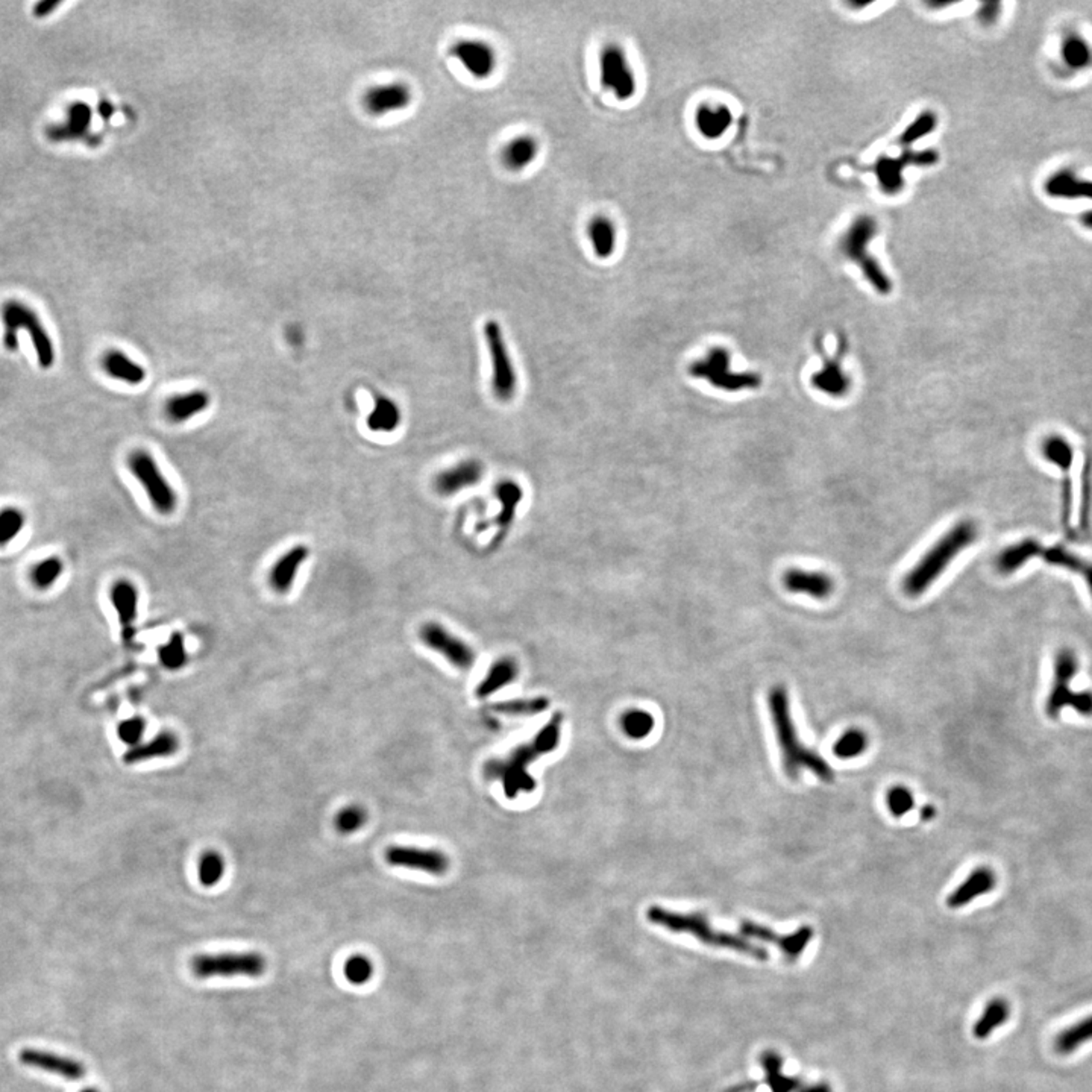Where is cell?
Listing matches in <instances>:
<instances>
[{
  "instance_id": "47",
  "label": "cell",
  "mask_w": 1092,
  "mask_h": 1092,
  "mask_svg": "<svg viewBox=\"0 0 1092 1092\" xmlns=\"http://www.w3.org/2000/svg\"><path fill=\"white\" fill-rule=\"evenodd\" d=\"M225 874V860L222 854L206 852L199 860V882L205 887L216 886Z\"/></svg>"
},
{
  "instance_id": "33",
  "label": "cell",
  "mask_w": 1092,
  "mask_h": 1092,
  "mask_svg": "<svg viewBox=\"0 0 1092 1092\" xmlns=\"http://www.w3.org/2000/svg\"><path fill=\"white\" fill-rule=\"evenodd\" d=\"M495 496L500 500V512L495 518V525H498L502 530L509 528L512 525L516 509L519 502L522 500L523 490L516 481L513 479H502L496 488H495Z\"/></svg>"
},
{
  "instance_id": "30",
  "label": "cell",
  "mask_w": 1092,
  "mask_h": 1092,
  "mask_svg": "<svg viewBox=\"0 0 1092 1092\" xmlns=\"http://www.w3.org/2000/svg\"><path fill=\"white\" fill-rule=\"evenodd\" d=\"M537 155L539 141L535 136H516L502 150V162L509 171H522L535 162Z\"/></svg>"
},
{
  "instance_id": "40",
  "label": "cell",
  "mask_w": 1092,
  "mask_h": 1092,
  "mask_svg": "<svg viewBox=\"0 0 1092 1092\" xmlns=\"http://www.w3.org/2000/svg\"><path fill=\"white\" fill-rule=\"evenodd\" d=\"M1038 556H1041L1051 565L1064 566V568H1068L1074 572L1081 574L1085 581L1088 583V587L1091 591L1092 596V563L1085 561L1081 557L1071 554L1068 551H1065L1062 546H1053V548H1046V549L1041 546Z\"/></svg>"
},
{
  "instance_id": "19",
  "label": "cell",
  "mask_w": 1092,
  "mask_h": 1092,
  "mask_svg": "<svg viewBox=\"0 0 1092 1092\" xmlns=\"http://www.w3.org/2000/svg\"><path fill=\"white\" fill-rule=\"evenodd\" d=\"M783 586L786 591L791 593L808 595L815 600H827L834 591V583L831 580L830 575L818 570L800 568L786 570L783 575Z\"/></svg>"
},
{
  "instance_id": "48",
  "label": "cell",
  "mask_w": 1092,
  "mask_h": 1092,
  "mask_svg": "<svg viewBox=\"0 0 1092 1092\" xmlns=\"http://www.w3.org/2000/svg\"><path fill=\"white\" fill-rule=\"evenodd\" d=\"M26 523L24 513L17 507H5L0 512V548L8 545L20 535Z\"/></svg>"
},
{
  "instance_id": "29",
  "label": "cell",
  "mask_w": 1092,
  "mask_h": 1092,
  "mask_svg": "<svg viewBox=\"0 0 1092 1092\" xmlns=\"http://www.w3.org/2000/svg\"><path fill=\"white\" fill-rule=\"evenodd\" d=\"M102 367L111 378L129 386H140L146 379V370L117 349H111L103 355Z\"/></svg>"
},
{
  "instance_id": "32",
  "label": "cell",
  "mask_w": 1092,
  "mask_h": 1092,
  "mask_svg": "<svg viewBox=\"0 0 1092 1092\" xmlns=\"http://www.w3.org/2000/svg\"><path fill=\"white\" fill-rule=\"evenodd\" d=\"M587 236L591 240L593 254L600 260H607L613 255L618 241V232L613 222L605 216L592 217L587 225Z\"/></svg>"
},
{
  "instance_id": "17",
  "label": "cell",
  "mask_w": 1092,
  "mask_h": 1092,
  "mask_svg": "<svg viewBox=\"0 0 1092 1092\" xmlns=\"http://www.w3.org/2000/svg\"><path fill=\"white\" fill-rule=\"evenodd\" d=\"M818 348L822 357V366L818 372L812 375V386L831 398L845 396L852 388V378L843 372L842 367V358L845 355L843 341L839 343V348L836 349L834 357H829L824 348H821L819 344Z\"/></svg>"
},
{
  "instance_id": "34",
  "label": "cell",
  "mask_w": 1092,
  "mask_h": 1092,
  "mask_svg": "<svg viewBox=\"0 0 1092 1092\" xmlns=\"http://www.w3.org/2000/svg\"><path fill=\"white\" fill-rule=\"evenodd\" d=\"M402 421V414L398 404L388 396L378 395L374 402V410L367 418L369 430L375 432L395 431Z\"/></svg>"
},
{
  "instance_id": "52",
  "label": "cell",
  "mask_w": 1092,
  "mask_h": 1092,
  "mask_svg": "<svg viewBox=\"0 0 1092 1092\" xmlns=\"http://www.w3.org/2000/svg\"><path fill=\"white\" fill-rule=\"evenodd\" d=\"M374 974V965L369 957L355 955L344 965V976L353 985H364Z\"/></svg>"
},
{
  "instance_id": "36",
  "label": "cell",
  "mask_w": 1092,
  "mask_h": 1092,
  "mask_svg": "<svg viewBox=\"0 0 1092 1092\" xmlns=\"http://www.w3.org/2000/svg\"><path fill=\"white\" fill-rule=\"evenodd\" d=\"M91 111L89 105L84 103H75L68 108L67 120L66 124L61 126H54L50 129V138L55 141H64L70 138H78L82 136L87 128L90 125Z\"/></svg>"
},
{
  "instance_id": "50",
  "label": "cell",
  "mask_w": 1092,
  "mask_h": 1092,
  "mask_svg": "<svg viewBox=\"0 0 1092 1092\" xmlns=\"http://www.w3.org/2000/svg\"><path fill=\"white\" fill-rule=\"evenodd\" d=\"M159 660L171 671L181 670L187 661V652H185V645H184V639H182L181 635H173L171 640L164 647H161Z\"/></svg>"
},
{
  "instance_id": "42",
  "label": "cell",
  "mask_w": 1092,
  "mask_h": 1092,
  "mask_svg": "<svg viewBox=\"0 0 1092 1092\" xmlns=\"http://www.w3.org/2000/svg\"><path fill=\"white\" fill-rule=\"evenodd\" d=\"M1060 54L1065 64L1071 68H1085L1092 64L1091 46L1081 35H1065Z\"/></svg>"
},
{
  "instance_id": "3",
  "label": "cell",
  "mask_w": 1092,
  "mask_h": 1092,
  "mask_svg": "<svg viewBox=\"0 0 1092 1092\" xmlns=\"http://www.w3.org/2000/svg\"><path fill=\"white\" fill-rule=\"evenodd\" d=\"M978 535V528L973 521H962L947 531L934 545L920 558L904 577L903 589L906 595L916 598L929 591L934 581L945 572L965 548L971 545Z\"/></svg>"
},
{
  "instance_id": "55",
  "label": "cell",
  "mask_w": 1092,
  "mask_h": 1092,
  "mask_svg": "<svg viewBox=\"0 0 1092 1092\" xmlns=\"http://www.w3.org/2000/svg\"><path fill=\"white\" fill-rule=\"evenodd\" d=\"M1068 707L1074 708L1081 717H1092V691L1086 689L1081 692H1074L1069 700Z\"/></svg>"
},
{
  "instance_id": "7",
  "label": "cell",
  "mask_w": 1092,
  "mask_h": 1092,
  "mask_svg": "<svg viewBox=\"0 0 1092 1092\" xmlns=\"http://www.w3.org/2000/svg\"><path fill=\"white\" fill-rule=\"evenodd\" d=\"M192 973L197 978L260 977L266 973L267 960L262 953H220L199 955L192 959Z\"/></svg>"
},
{
  "instance_id": "45",
  "label": "cell",
  "mask_w": 1092,
  "mask_h": 1092,
  "mask_svg": "<svg viewBox=\"0 0 1092 1092\" xmlns=\"http://www.w3.org/2000/svg\"><path fill=\"white\" fill-rule=\"evenodd\" d=\"M621 727L630 739H645L654 730V717L647 710L631 708L621 717Z\"/></svg>"
},
{
  "instance_id": "39",
  "label": "cell",
  "mask_w": 1092,
  "mask_h": 1092,
  "mask_svg": "<svg viewBox=\"0 0 1092 1092\" xmlns=\"http://www.w3.org/2000/svg\"><path fill=\"white\" fill-rule=\"evenodd\" d=\"M763 1071L766 1076V1083L769 1085L773 1092H792L800 1086V1081L795 1077H786L782 1071L783 1060L782 1058L774 1053V1051H765L760 1056Z\"/></svg>"
},
{
  "instance_id": "11",
  "label": "cell",
  "mask_w": 1092,
  "mask_h": 1092,
  "mask_svg": "<svg viewBox=\"0 0 1092 1092\" xmlns=\"http://www.w3.org/2000/svg\"><path fill=\"white\" fill-rule=\"evenodd\" d=\"M600 75L604 89L612 91L616 99L626 102L636 94V75L621 46L610 43L604 47L600 57Z\"/></svg>"
},
{
  "instance_id": "12",
  "label": "cell",
  "mask_w": 1092,
  "mask_h": 1092,
  "mask_svg": "<svg viewBox=\"0 0 1092 1092\" xmlns=\"http://www.w3.org/2000/svg\"><path fill=\"white\" fill-rule=\"evenodd\" d=\"M419 637L425 647L442 654L457 670L469 671L477 661L475 651L470 648L465 640L454 636L451 631H448L444 626L437 622H428L422 626Z\"/></svg>"
},
{
  "instance_id": "22",
  "label": "cell",
  "mask_w": 1092,
  "mask_h": 1092,
  "mask_svg": "<svg viewBox=\"0 0 1092 1092\" xmlns=\"http://www.w3.org/2000/svg\"><path fill=\"white\" fill-rule=\"evenodd\" d=\"M411 102V90L405 84L392 82L367 91L364 98L366 110L374 115L401 111Z\"/></svg>"
},
{
  "instance_id": "35",
  "label": "cell",
  "mask_w": 1092,
  "mask_h": 1092,
  "mask_svg": "<svg viewBox=\"0 0 1092 1092\" xmlns=\"http://www.w3.org/2000/svg\"><path fill=\"white\" fill-rule=\"evenodd\" d=\"M1011 1016V1004L1004 999H994L990 1000L983 1013L980 1015L977 1023L973 1027V1035L977 1039H986L990 1038L999 1027L1006 1023Z\"/></svg>"
},
{
  "instance_id": "24",
  "label": "cell",
  "mask_w": 1092,
  "mask_h": 1092,
  "mask_svg": "<svg viewBox=\"0 0 1092 1092\" xmlns=\"http://www.w3.org/2000/svg\"><path fill=\"white\" fill-rule=\"evenodd\" d=\"M1044 190L1050 197L1056 199L1092 201V180L1083 178L1071 169H1062L1048 176Z\"/></svg>"
},
{
  "instance_id": "31",
  "label": "cell",
  "mask_w": 1092,
  "mask_h": 1092,
  "mask_svg": "<svg viewBox=\"0 0 1092 1092\" xmlns=\"http://www.w3.org/2000/svg\"><path fill=\"white\" fill-rule=\"evenodd\" d=\"M518 672H519L518 663L512 657H500L496 660L490 666L483 682L477 686L478 698H488L490 695L496 694L502 687L514 682Z\"/></svg>"
},
{
  "instance_id": "25",
  "label": "cell",
  "mask_w": 1092,
  "mask_h": 1092,
  "mask_svg": "<svg viewBox=\"0 0 1092 1092\" xmlns=\"http://www.w3.org/2000/svg\"><path fill=\"white\" fill-rule=\"evenodd\" d=\"M308 556H310L308 546L296 545L278 558L269 577V583L273 591L276 593H287L290 591L295 584L299 569L307 561Z\"/></svg>"
},
{
  "instance_id": "2",
  "label": "cell",
  "mask_w": 1092,
  "mask_h": 1092,
  "mask_svg": "<svg viewBox=\"0 0 1092 1092\" xmlns=\"http://www.w3.org/2000/svg\"><path fill=\"white\" fill-rule=\"evenodd\" d=\"M769 713L773 719L774 730L778 747L782 751V760L786 775L791 780H796L803 769L815 774L819 780L830 783L834 773L830 765L826 762L815 751L803 745L796 734L795 724L791 712L789 695L783 686H774L768 695Z\"/></svg>"
},
{
  "instance_id": "20",
  "label": "cell",
  "mask_w": 1092,
  "mask_h": 1092,
  "mask_svg": "<svg viewBox=\"0 0 1092 1092\" xmlns=\"http://www.w3.org/2000/svg\"><path fill=\"white\" fill-rule=\"evenodd\" d=\"M19 1059H20L22 1064L28 1065V1067L49 1071V1072H54V1074L70 1079V1081H80L85 1074L84 1065L78 1060L64 1058V1056H59L55 1053H49V1051L35 1050V1048H24L20 1051Z\"/></svg>"
},
{
  "instance_id": "8",
  "label": "cell",
  "mask_w": 1092,
  "mask_h": 1092,
  "mask_svg": "<svg viewBox=\"0 0 1092 1092\" xmlns=\"http://www.w3.org/2000/svg\"><path fill=\"white\" fill-rule=\"evenodd\" d=\"M128 467L148 493L149 500L159 514L175 512L178 505V495L162 475L155 458L148 451H134L128 458Z\"/></svg>"
},
{
  "instance_id": "27",
  "label": "cell",
  "mask_w": 1092,
  "mask_h": 1092,
  "mask_svg": "<svg viewBox=\"0 0 1092 1092\" xmlns=\"http://www.w3.org/2000/svg\"><path fill=\"white\" fill-rule=\"evenodd\" d=\"M178 748H180V740L176 738V734H173L171 731H162L146 743L136 745V747H132L131 750L126 751L125 756H124V762L128 763V765H136V763L158 759V757H169V756H173L178 751Z\"/></svg>"
},
{
  "instance_id": "43",
  "label": "cell",
  "mask_w": 1092,
  "mask_h": 1092,
  "mask_svg": "<svg viewBox=\"0 0 1092 1092\" xmlns=\"http://www.w3.org/2000/svg\"><path fill=\"white\" fill-rule=\"evenodd\" d=\"M549 707V700L545 696H535V698H519V700H510V701H500L495 705H492V710L507 715V717H535L539 713H544L546 708Z\"/></svg>"
},
{
  "instance_id": "53",
  "label": "cell",
  "mask_w": 1092,
  "mask_h": 1092,
  "mask_svg": "<svg viewBox=\"0 0 1092 1092\" xmlns=\"http://www.w3.org/2000/svg\"><path fill=\"white\" fill-rule=\"evenodd\" d=\"M145 728H146V722H145L143 717H131V719H126V721L119 724L117 736L122 742H125L126 745L136 747L138 742L141 740L143 734H145Z\"/></svg>"
},
{
  "instance_id": "23",
  "label": "cell",
  "mask_w": 1092,
  "mask_h": 1092,
  "mask_svg": "<svg viewBox=\"0 0 1092 1092\" xmlns=\"http://www.w3.org/2000/svg\"><path fill=\"white\" fill-rule=\"evenodd\" d=\"M111 601L115 613L119 616L122 626V636L129 642L136 635V612H138V591L129 580L115 581L111 587Z\"/></svg>"
},
{
  "instance_id": "13",
  "label": "cell",
  "mask_w": 1092,
  "mask_h": 1092,
  "mask_svg": "<svg viewBox=\"0 0 1092 1092\" xmlns=\"http://www.w3.org/2000/svg\"><path fill=\"white\" fill-rule=\"evenodd\" d=\"M384 857L392 866L422 871L431 876H444L449 868L448 856L436 848L392 845L387 848Z\"/></svg>"
},
{
  "instance_id": "15",
  "label": "cell",
  "mask_w": 1092,
  "mask_h": 1092,
  "mask_svg": "<svg viewBox=\"0 0 1092 1092\" xmlns=\"http://www.w3.org/2000/svg\"><path fill=\"white\" fill-rule=\"evenodd\" d=\"M449 55L478 80L490 78L498 66L495 49L481 40H458L449 47Z\"/></svg>"
},
{
  "instance_id": "41",
  "label": "cell",
  "mask_w": 1092,
  "mask_h": 1092,
  "mask_svg": "<svg viewBox=\"0 0 1092 1092\" xmlns=\"http://www.w3.org/2000/svg\"><path fill=\"white\" fill-rule=\"evenodd\" d=\"M731 124V114L727 108L701 106L696 113V126L700 132L707 138H717Z\"/></svg>"
},
{
  "instance_id": "6",
  "label": "cell",
  "mask_w": 1092,
  "mask_h": 1092,
  "mask_svg": "<svg viewBox=\"0 0 1092 1092\" xmlns=\"http://www.w3.org/2000/svg\"><path fill=\"white\" fill-rule=\"evenodd\" d=\"M689 374L704 379L717 390L736 393L762 386V376L754 372H733L731 355L726 348H712L705 357L689 366Z\"/></svg>"
},
{
  "instance_id": "9",
  "label": "cell",
  "mask_w": 1092,
  "mask_h": 1092,
  "mask_svg": "<svg viewBox=\"0 0 1092 1092\" xmlns=\"http://www.w3.org/2000/svg\"><path fill=\"white\" fill-rule=\"evenodd\" d=\"M874 234H876V222L871 217H859L854 222L853 227L848 229L842 246L847 257L860 266L866 280L876 287L878 293L886 295L890 292V281L880 269L876 260H873L866 252L868 241Z\"/></svg>"
},
{
  "instance_id": "21",
  "label": "cell",
  "mask_w": 1092,
  "mask_h": 1092,
  "mask_svg": "<svg viewBox=\"0 0 1092 1092\" xmlns=\"http://www.w3.org/2000/svg\"><path fill=\"white\" fill-rule=\"evenodd\" d=\"M995 886H997L995 873L988 866H978L948 895L947 906L950 909H960L980 895L990 894Z\"/></svg>"
},
{
  "instance_id": "57",
  "label": "cell",
  "mask_w": 1092,
  "mask_h": 1092,
  "mask_svg": "<svg viewBox=\"0 0 1092 1092\" xmlns=\"http://www.w3.org/2000/svg\"><path fill=\"white\" fill-rule=\"evenodd\" d=\"M800 1092H831V1088L827 1083H818V1085H812L808 1088H803Z\"/></svg>"
},
{
  "instance_id": "5",
  "label": "cell",
  "mask_w": 1092,
  "mask_h": 1092,
  "mask_svg": "<svg viewBox=\"0 0 1092 1092\" xmlns=\"http://www.w3.org/2000/svg\"><path fill=\"white\" fill-rule=\"evenodd\" d=\"M0 314L5 325V348L10 353H15L19 349V331H26L34 344L38 364L43 369H50L55 363V346L34 310L23 304L22 301L10 299L2 306Z\"/></svg>"
},
{
  "instance_id": "26",
  "label": "cell",
  "mask_w": 1092,
  "mask_h": 1092,
  "mask_svg": "<svg viewBox=\"0 0 1092 1092\" xmlns=\"http://www.w3.org/2000/svg\"><path fill=\"white\" fill-rule=\"evenodd\" d=\"M934 161H936V154H933V152L906 154L899 159H880L877 162L876 173L878 176V181L882 184V188L887 193H895L903 185L901 171H903L904 166H910V164L927 166V164H933Z\"/></svg>"
},
{
  "instance_id": "59",
  "label": "cell",
  "mask_w": 1092,
  "mask_h": 1092,
  "mask_svg": "<svg viewBox=\"0 0 1092 1092\" xmlns=\"http://www.w3.org/2000/svg\"><path fill=\"white\" fill-rule=\"evenodd\" d=\"M1079 222H1081V227H1085L1086 229L1092 231V211L1083 213V214L1079 217Z\"/></svg>"
},
{
  "instance_id": "28",
  "label": "cell",
  "mask_w": 1092,
  "mask_h": 1092,
  "mask_svg": "<svg viewBox=\"0 0 1092 1092\" xmlns=\"http://www.w3.org/2000/svg\"><path fill=\"white\" fill-rule=\"evenodd\" d=\"M210 407V395L204 390L181 393L166 402V416L173 423L190 421Z\"/></svg>"
},
{
  "instance_id": "60",
  "label": "cell",
  "mask_w": 1092,
  "mask_h": 1092,
  "mask_svg": "<svg viewBox=\"0 0 1092 1092\" xmlns=\"http://www.w3.org/2000/svg\"><path fill=\"white\" fill-rule=\"evenodd\" d=\"M82 1092H99V1091H96V1090H84V1091Z\"/></svg>"
},
{
  "instance_id": "56",
  "label": "cell",
  "mask_w": 1092,
  "mask_h": 1092,
  "mask_svg": "<svg viewBox=\"0 0 1092 1092\" xmlns=\"http://www.w3.org/2000/svg\"><path fill=\"white\" fill-rule=\"evenodd\" d=\"M58 6H61L59 2H49V0H46V2H40V3L34 5L32 12H34L35 17L43 19L46 15H49V14H52V12L55 11Z\"/></svg>"
},
{
  "instance_id": "37",
  "label": "cell",
  "mask_w": 1092,
  "mask_h": 1092,
  "mask_svg": "<svg viewBox=\"0 0 1092 1092\" xmlns=\"http://www.w3.org/2000/svg\"><path fill=\"white\" fill-rule=\"evenodd\" d=\"M1090 1041H1092V1015L1064 1029L1055 1039V1050L1059 1055H1071Z\"/></svg>"
},
{
  "instance_id": "58",
  "label": "cell",
  "mask_w": 1092,
  "mask_h": 1092,
  "mask_svg": "<svg viewBox=\"0 0 1092 1092\" xmlns=\"http://www.w3.org/2000/svg\"><path fill=\"white\" fill-rule=\"evenodd\" d=\"M934 817H936V808H933V806H925V808H921V815H920V818H921L922 821H930V819L934 818Z\"/></svg>"
},
{
  "instance_id": "10",
  "label": "cell",
  "mask_w": 1092,
  "mask_h": 1092,
  "mask_svg": "<svg viewBox=\"0 0 1092 1092\" xmlns=\"http://www.w3.org/2000/svg\"><path fill=\"white\" fill-rule=\"evenodd\" d=\"M484 337L489 348L490 362H492V390L495 396L502 402L512 401L516 393L518 378L500 323L495 320H489L484 325Z\"/></svg>"
},
{
  "instance_id": "18",
  "label": "cell",
  "mask_w": 1092,
  "mask_h": 1092,
  "mask_svg": "<svg viewBox=\"0 0 1092 1092\" xmlns=\"http://www.w3.org/2000/svg\"><path fill=\"white\" fill-rule=\"evenodd\" d=\"M483 475L484 466L479 460H465L455 466L444 469L434 478V489L442 496H451L475 486L481 481Z\"/></svg>"
},
{
  "instance_id": "49",
  "label": "cell",
  "mask_w": 1092,
  "mask_h": 1092,
  "mask_svg": "<svg viewBox=\"0 0 1092 1092\" xmlns=\"http://www.w3.org/2000/svg\"><path fill=\"white\" fill-rule=\"evenodd\" d=\"M366 822H367L366 808L358 806V804H351V806L341 808L340 812L336 815L334 827L340 834H353L355 831L363 829Z\"/></svg>"
},
{
  "instance_id": "1",
  "label": "cell",
  "mask_w": 1092,
  "mask_h": 1092,
  "mask_svg": "<svg viewBox=\"0 0 1092 1092\" xmlns=\"http://www.w3.org/2000/svg\"><path fill=\"white\" fill-rule=\"evenodd\" d=\"M563 713L556 712L535 738L500 759H492L484 765L488 780L500 782L504 794L513 800L519 794H531L535 789V780L528 773L530 763L552 752L560 745Z\"/></svg>"
},
{
  "instance_id": "14",
  "label": "cell",
  "mask_w": 1092,
  "mask_h": 1092,
  "mask_svg": "<svg viewBox=\"0 0 1092 1092\" xmlns=\"http://www.w3.org/2000/svg\"><path fill=\"white\" fill-rule=\"evenodd\" d=\"M1079 670L1077 656L1072 649H1059L1055 659V678L1050 694L1046 696V713L1051 719H1058L1065 707H1068L1072 691L1069 682L1074 678Z\"/></svg>"
},
{
  "instance_id": "4",
  "label": "cell",
  "mask_w": 1092,
  "mask_h": 1092,
  "mask_svg": "<svg viewBox=\"0 0 1092 1092\" xmlns=\"http://www.w3.org/2000/svg\"><path fill=\"white\" fill-rule=\"evenodd\" d=\"M647 918L651 924L663 927L666 930L674 933H689L703 944L712 945L717 948H728L734 950L738 953L751 956L757 960H768L769 955L768 951L759 947V945L751 944L748 939L743 936H738L733 933L721 932L715 930L707 916L703 913H678L672 910L660 908V906H651L647 910Z\"/></svg>"
},
{
  "instance_id": "51",
  "label": "cell",
  "mask_w": 1092,
  "mask_h": 1092,
  "mask_svg": "<svg viewBox=\"0 0 1092 1092\" xmlns=\"http://www.w3.org/2000/svg\"><path fill=\"white\" fill-rule=\"evenodd\" d=\"M886 804L889 812L895 818H901L915 808V798L909 787L903 785L892 786L887 791Z\"/></svg>"
},
{
  "instance_id": "44",
  "label": "cell",
  "mask_w": 1092,
  "mask_h": 1092,
  "mask_svg": "<svg viewBox=\"0 0 1092 1092\" xmlns=\"http://www.w3.org/2000/svg\"><path fill=\"white\" fill-rule=\"evenodd\" d=\"M868 734L860 728H850L833 745V754L842 760L862 756L868 748Z\"/></svg>"
},
{
  "instance_id": "16",
  "label": "cell",
  "mask_w": 1092,
  "mask_h": 1092,
  "mask_svg": "<svg viewBox=\"0 0 1092 1092\" xmlns=\"http://www.w3.org/2000/svg\"><path fill=\"white\" fill-rule=\"evenodd\" d=\"M740 932L747 938L759 939L768 944L777 945L786 957L791 960H795L798 956L803 955L808 942L813 938V930L808 925H803L796 929L795 932L791 934H778L773 932L768 927H763L760 924L752 921H743L740 924Z\"/></svg>"
},
{
  "instance_id": "38",
  "label": "cell",
  "mask_w": 1092,
  "mask_h": 1092,
  "mask_svg": "<svg viewBox=\"0 0 1092 1092\" xmlns=\"http://www.w3.org/2000/svg\"><path fill=\"white\" fill-rule=\"evenodd\" d=\"M1039 549L1041 545L1030 539L1006 548L997 558V569L1001 574H1012L1016 569L1021 568L1027 560L1036 557Z\"/></svg>"
},
{
  "instance_id": "46",
  "label": "cell",
  "mask_w": 1092,
  "mask_h": 1092,
  "mask_svg": "<svg viewBox=\"0 0 1092 1092\" xmlns=\"http://www.w3.org/2000/svg\"><path fill=\"white\" fill-rule=\"evenodd\" d=\"M64 570V563L59 557H49L35 565L31 570V581L38 591H47L50 589L55 581L61 577Z\"/></svg>"
},
{
  "instance_id": "54",
  "label": "cell",
  "mask_w": 1092,
  "mask_h": 1092,
  "mask_svg": "<svg viewBox=\"0 0 1092 1092\" xmlns=\"http://www.w3.org/2000/svg\"><path fill=\"white\" fill-rule=\"evenodd\" d=\"M934 126H936V117H934L932 113H924L915 120L913 125L909 126V128L903 132V136H899V143H903V145H906V143H913V141H916L918 138L927 136Z\"/></svg>"
}]
</instances>
